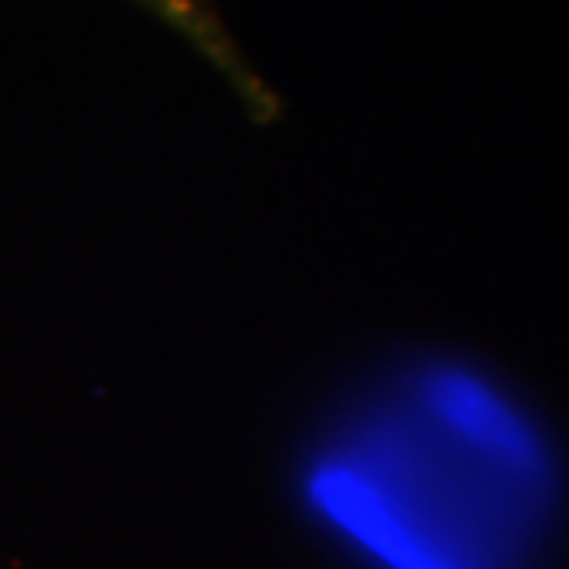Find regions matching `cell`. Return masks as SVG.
I'll list each match as a JSON object with an SVG mask.
<instances>
[{
	"instance_id": "obj_1",
	"label": "cell",
	"mask_w": 569,
	"mask_h": 569,
	"mask_svg": "<svg viewBox=\"0 0 569 569\" xmlns=\"http://www.w3.org/2000/svg\"><path fill=\"white\" fill-rule=\"evenodd\" d=\"M129 4H137L140 11H148V16L166 22V27L173 30L177 38H184L202 59H210V67H217L232 81L239 100L258 118H269L276 111L272 89L258 78V70L247 63V56L239 52L232 30H228L221 19L217 0H129Z\"/></svg>"
}]
</instances>
